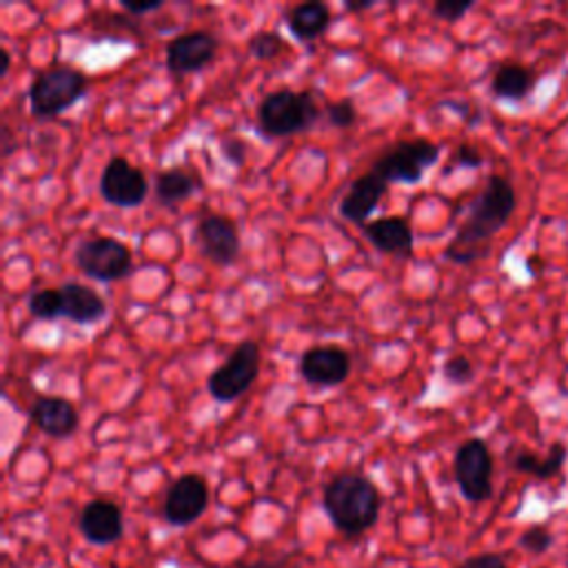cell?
<instances>
[{"mask_svg": "<svg viewBox=\"0 0 568 568\" xmlns=\"http://www.w3.org/2000/svg\"><path fill=\"white\" fill-rule=\"evenodd\" d=\"M517 206L515 189L504 175H490L484 191L475 197L457 235L446 246V260L455 264H473L488 255V242L510 220Z\"/></svg>", "mask_w": 568, "mask_h": 568, "instance_id": "6da1fadb", "label": "cell"}, {"mask_svg": "<svg viewBox=\"0 0 568 568\" xmlns=\"http://www.w3.org/2000/svg\"><path fill=\"white\" fill-rule=\"evenodd\" d=\"M324 513L335 530L346 537H357L377 524L382 497L377 486L362 473H337L322 495Z\"/></svg>", "mask_w": 568, "mask_h": 568, "instance_id": "7a4b0ae2", "label": "cell"}, {"mask_svg": "<svg viewBox=\"0 0 568 568\" xmlns=\"http://www.w3.org/2000/svg\"><path fill=\"white\" fill-rule=\"evenodd\" d=\"M322 118L313 91L277 89L266 93L257 106V129L266 138H288L304 133Z\"/></svg>", "mask_w": 568, "mask_h": 568, "instance_id": "3957f363", "label": "cell"}, {"mask_svg": "<svg viewBox=\"0 0 568 568\" xmlns=\"http://www.w3.org/2000/svg\"><path fill=\"white\" fill-rule=\"evenodd\" d=\"M87 93V75L73 67L40 71L29 87V106L38 120H51L71 109Z\"/></svg>", "mask_w": 568, "mask_h": 568, "instance_id": "277c9868", "label": "cell"}, {"mask_svg": "<svg viewBox=\"0 0 568 568\" xmlns=\"http://www.w3.org/2000/svg\"><path fill=\"white\" fill-rule=\"evenodd\" d=\"M442 149L424 138L402 140L373 164V171L386 184H417L428 166L439 160Z\"/></svg>", "mask_w": 568, "mask_h": 568, "instance_id": "5b68a950", "label": "cell"}, {"mask_svg": "<svg viewBox=\"0 0 568 568\" xmlns=\"http://www.w3.org/2000/svg\"><path fill=\"white\" fill-rule=\"evenodd\" d=\"M257 373H260V346L248 339L237 344L229 355V359L209 375L206 390L220 404L235 402L253 386Z\"/></svg>", "mask_w": 568, "mask_h": 568, "instance_id": "8992f818", "label": "cell"}, {"mask_svg": "<svg viewBox=\"0 0 568 568\" xmlns=\"http://www.w3.org/2000/svg\"><path fill=\"white\" fill-rule=\"evenodd\" d=\"M455 481L459 493L473 501H486L493 495V455L484 439L470 437L455 450L453 459Z\"/></svg>", "mask_w": 568, "mask_h": 568, "instance_id": "52a82bcc", "label": "cell"}, {"mask_svg": "<svg viewBox=\"0 0 568 568\" xmlns=\"http://www.w3.org/2000/svg\"><path fill=\"white\" fill-rule=\"evenodd\" d=\"M75 266L91 280L115 282L131 273L133 257L126 244L115 237H91L78 244Z\"/></svg>", "mask_w": 568, "mask_h": 568, "instance_id": "ba28073f", "label": "cell"}, {"mask_svg": "<svg viewBox=\"0 0 568 568\" xmlns=\"http://www.w3.org/2000/svg\"><path fill=\"white\" fill-rule=\"evenodd\" d=\"M100 195L111 206L133 209L146 200L149 180L140 166H133L126 158L113 155L100 173Z\"/></svg>", "mask_w": 568, "mask_h": 568, "instance_id": "9c48e42d", "label": "cell"}, {"mask_svg": "<svg viewBox=\"0 0 568 568\" xmlns=\"http://www.w3.org/2000/svg\"><path fill=\"white\" fill-rule=\"evenodd\" d=\"M209 506V486L202 475L184 473L166 490L162 515L171 526H189L197 521Z\"/></svg>", "mask_w": 568, "mask_h": 568, "instance_id": "30bf717a", "label": "cell"}, {"mask_svg": "<svg viewBox=\"0 0 568 568\" xmlns=\"http://www.w3.org/2000/svg\"><path fill=\"white\" fill-rule=\"evenodd\" d=\"M217 53V38L211 31L195 29L175 36L166 44V67L178 75L197 73L213 62Z\"/></svg>", "mask_w": 568, "mask_h": 568, "instance_id": "8fae6325", "label": "cell"}, {"mask_svg": "<svg viewBox=\"0 0 568 568\" xmlns=\"http://www.w3.org/2000/svg\"><path fill=\"white\" fill-rule=\"evenodd\" d=\"M200 251L217 266H229L240 255V235L233 220L224 215H204L195 226Z\"/></svg>", "mask_w": 568, "mask_h": 568, "instance_id": "7c38bea8", "label": "cell"}, {"mask_svg": "<svg viewBox=\"0 0 568 568\" xmlns=\"http://www.w3.org/2000/svg\"><path fill=\"white\" fill-rule=\"evenodd\" d=\"M351 373V357L339 346H313L302 353L300 375L306 384L328 388L342 384Z\"/></svg>", "mask_w": 568, "mask_h": 568, "instance_id": "4fadbf2b", "label": "cell"}, {"mask_svg": "<svg viewBox=\"0 0 568 568\" xmlns=\"http://www.w3.org/2000/svg\"><path fill=\"white\" fill-rule=\"evenodd\" d=\"M82 537L93 546L115 544L124 535L122 508L111 499H91L78 519Z\"/></svg>", "mask_w": 568, "mask_h": 568, "instance_id": "5bb4252c", "label": "cell"}, {"mask_svg": "<svg viewBox=\"0 0 568 568\" xmlns=\"http://www.w3.org/2000/svg\"><path fill=\"white\" fill-rule=\"evenodd\" d=\"M388 184L371 169L364 175L355 178L348 191L339 200V215L353 224L364 226L371 213L377 209L382 195L386 193Z\"/></svg>", "mask_w": 568, "mask_h": 568, "instance_id": "9a60e30c", "label": "cell"}, {"mask_svg": "<svg viewBox=\"0 0 568 568\" xmlns=\"http://www.w3.org/2000/svg\"><path fill=\"white\" fill-rule=\"evenodd\" d=\"M29 419L53 439L71 437L78 430V408L64 397H38L29 408Z\"/></svg>", "mask_w": 568, "mask_h": 568, "instance_id": "2e32d148", "label": "cell"}, {"mask_svg": "<svg viewBox=\"0 0 568 568\" xmlns=\"http://www.w3.org/2000/svg\"><path fill=\"white\" fill-rule=\"evenodd\" d=\"M364 237L382 253L408 257L413 253V231L402 217H377L362 226Z\"/></svg>", "mask_w": 568, "mask_h": 568, "instance_id": "e0dca14e", "label": "cell"}, {"mask_svg": "<svg viewBox=\"0 0 568 568\" xmlns=\"http://www.w3.org/2000/svg\"><path fill=\"white\" fill-rule=\"evenodd\" d=\"M62 293V317L71 320L73 324H95L106 315L104 300L91 288L80 282H67L60 286Z\"/></svg>", "mask_w": 568, "mask_h": 568, "instance_id": "ac0fdd59", "label": "cell"}, {"mask_svg": "<svg viewBox=\"0 0 568 568\" xmlns=\"http://www.w3.org/2000/svg\"><path fill=\"white\" fill-rule=\"evenodd\" d=\"M331 24V9L324 2H302L295 4L286 16L288 31L302 40H317Z\"/></svg>", "mask_w": 568, "mask_h": 568, "instance_id": "d6986e66", "label": "cell"}, {"mask_svg": "<svg viewBox=\"0 0 568 568\" xmlns=\"http://www.w3.org/2000/svg\"><path fill=\"white\" fill-rule=\"evenodd\" d=\"M532 84H535V73L528 67L508 62V64H501L493 73L490 91L495 98L517 102V100H524L532 91Z\"/></svg>", "mask_w": 568, "mask_h": 568, "instance_id": "ffe728a7", "label": "cell"}, {"mask_svg": "<svg viewBox=\"0 0 568 568\" xmlns=\"http://www.w3.org/2000/svg\"><path fill=\"white\" fill-rule=\"evenodd\" d=\"M566 459H568V446L564 442H552L550 450L544 457H539L530 450H519L513 457V468L519 473L532 475L537 479H550V477L559 475Z\"/></svg>", "mask_w": 568, "mask_h": 568, "instance_id": "44dd1931", "label": "cell"}, {"mask_svg": "<svg viewBox=\"0 0 568 568\" xmlns=\"http://www.w3.org/2000/svg\"><path fill=\"white\" fill-rule=\"evenodd\" d=\"M193 191H195V182L182 169H164V171H158L155 175L153 193H155V202L162 206H175L178 202L186 200Z\"/></svg>", "mask_w": 568, "mask_h": 568, "instance_id": "7402d4cb", "label": "cell"}, {"mask_svg": "<svg viewBox=\"0 0 568 568\" xmlns=\"http://www.w3.org/2000/svg\"><path fill=\"white\" fill-rule=\"evenodd\" d=\"M29 313L36 320H58L62 317V293L60 288H42L29 295Z\"/></svg>", "mask_w": 568, "mask_h": 568, "instance_id": "603a6c76", "label": "cell"}, {"mask_svg": "<svg viewBox=\"0 0 568 568\" xmlns=\"http://www.w3.org/2000/svg\"><path fill=\"white\" fill-rule=\"evenodd\" d=\"M246 49L255 60H271L286 49V42L277 31H255L248 38Z\"/></svg>", "mask_w": 568, "mask_h": 568, "instance_id": "cb8c5ba5", "label": "cell"}, {"mask_svg": "<svg viewBox=\"0 0 568 568\" xmlns=\"http://www.w3.org/2000/svg\"><path fill=\"white\" fill-rule=\"evenodd\" d=\"M442 375H444L446 382H450L455 386H464V384H468L475 377V366H473V362L468 357L453 355V357H448L444 362Z\"/></svg>", "mask_w": 568, "mask_h": 568, "instance_id": "d4e9b609", "label": "cell"}, {"mask_svg": "<svg viewBox=\"0 0 568 568\" xmlns=\"http://www.w3.org/2000/svg\"><path fill=\"white\" fill-rule=\"evenodd\" d=\"M326 120L328 124L337 126V129H348L357 122V109L353 104V100L348 98H342L337 102H331L326 106Z\"/></svg>", "mask_w": 568, "mask_h": 568, "instance_id": "484cf974", "label": "cell"}, {"mask_svg": "<svg viewBox=\"0 0 568 568\" xmlns=\"http://www.w3.org/2000/svg\"><path fill=\"white\" fill-rule=\"evenodd\" d=\"M519 546L532 555H541L552 546V532L546 526H530L521 532Z\"/></svg>", "mask_w": 568, "mask_h": 568, "instance_id": "4316f807", "label": "cell"}, {"mask_svg": "<svg viewBox=\"0 0 568 568\" xmlns=\"http://www.w3.org/2000/svg\"><path fill=\"white\" fill-rule=\"evenodd\" d=\"M475 7L473 0H437L433 4V16L444 22L462 20Z\"/></svg>", "mask_w": 568, "mask_h": 568, "instance_id": "83f0119b", "label": "cell"}, {"mask_svg": "<svg viewBox=\"0 0 568 568\" xmlns=\"http://www.w3.org/2000/svg\"><path fill=\"white\" fill-rule=\"evenodd\" d=\"M220 153L233 166H242L246 160V144L240 138H224L220 142Z\"/></svg>", "mask_w": 568, "mask_h": 568, "instance_id": "f1b7e54d", "label": "cell"}, {"mask_svg": "<svg viewBox=\"0 0 568 568\" xmlns=\"http://www.w3.org/2000/svg\"><path fill=\"white\" fill-rule=\"evenodd\" d=\"M457 568H506V561L497 552H481L464 559Z\"/></svg>", "mask_w": 568, "mask_h": 568, "instance_id": "f546056e", "label": "cell"}, {"mask_svg": "<svg viewBox=\"0 0 568 568\" xmlns=\"http://www.w3.org/2000/svg\"><path fill=\"white\" fill-rule=\"evenodd\" d=\"M453 162H455L457 166L477 169V166H481L484 158H481V153H479L475 146H470V144H459L457 151H455V155H453Z\"/></svg>", "mask_w": 568, "mask_h": 568, "instance_id": "4dcf8cb0", "label": "cell"}, {"mask_svg": "<svg viewBox=\"0 0 568 568\" xmlns=\"http://www.w3.org/2000/svg\"><path fill=\"white\" fill-rule=\"evenodd\" d=\"M229 568H297V564L291 561L288 557H277V559L260 557V559H253V561H235Z\"/></svg>", "mask_w": 568, "mask_h": 568, "instance_id": "1f68e13d", "label": "cell"}, {"mask_svg": "<svg viewBox=\"0 0 568 568\" xmlns=\"http://www.w3.org/2000/svg\"><path fill=\"white\" fill-rule=\"evenodd\" d=\"M162 7V0H142V2H133V0H122V9L131 16H146L151 11H158Z\"/></svg>", "mask_w": 568, "mask_h": 568, "instance_id": "d6a6232c", "label": "cell"}, {"mask_svg": "<svg viewBox=\"0 0 568 568\" xmlns=\"http://www.w3.org/2000/svg\"><path fill=\"white\" fill-rule=\"evenodd\" d=\"M375 4V0H346L344 2V9L346 11H353V13H359V11H366Z\"/></svg>", "mask_w": 568, "mask_h": 568, "instance_id": "836d02e7", "label": "cell"}, {"mask_svg": "<svg viewBox=\"0 0 568 568\" xmlns=\"http://www.w3.org/2000/svg\"><path fill=\"white\" fill-rule=\"evenodd\" d=\"M0 75H7V71H9V64H11V55H9V51L7 49H0Z\"/></svg>", "mask_w": 568, "mask_h": 568, "instance_id": "e575fe53", "label": "cell"}, {"mask_svg": "<svg viewBox=\"0 0 568 568\" xmlns=\"http://www.w3.org/2000/svg\"><path fill=\"white\" fill-rule=\"evenodd\" d=\"M2 144H4V149H2V153H4V155H7V153H9V151H11V146H9V144H11V135H9V126H7V124H4V126H2Z\"/></svg>", "mask_w": 568, "mask_h": 568, "instance_id": "d590c367", "label": "cell"}]
</instances>
